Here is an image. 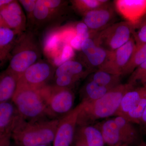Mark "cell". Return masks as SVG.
Instances as JSON below:
<instances>
[{
  "mask_svg": "<svg viewBox=\"0 0 146 146\" xmlns=\"http://www.w3.org/2000/svg\"><path fill=\"white\" fill-rule=\"evenodd\" d=\"M0 15L8 28L19 34L26 31V18L18 1L12 0L0 7Z\"/></svg>",
  "mask_w": 146,
  "mask_h": 146,
  "instance_id": "obj_10",
  "label": "cell"
},
{
  "mask_svg": "<svg viewBox=\"0 0 146 146\" xmlns=\"http://www.w3.org/2000/svg\"><path fill=\"white\" fill-rule=\"evenodd\" d=\"M0 27H7V26L6 25L4 21L3 20L2 17L0 15Z\"/></svg>",
  "mask_w": 146,
  "mask_h": 146,
  "instance_id": "obj_40",
  "label": "cell"
},
{
  "mask_svg": "<svg viewBox=\"0 0 146 146\" xmlns=\"http://www.w3.org/2000/svg\"><path fill=\"white\" fill-rule=\"evenodd\" d=\"M141 131L146 135V107L141 117L140 123Z\"/></svg>",
  "mask_w": 146,
  "mask_h": 146,
  "instance_id": "obj_36",
  "label": "cell"
},
{
  "mask_svg": "<svg viewBox=\"0 0 146 146\" xmlns=\"http://www.w3.org/2000/svg\"><path fill=\"white\" fill-rule=\"evenodd\" d=\"M91 72H92L81 62L71 60L57 67L54 77L64 75L71 77L78 82Z\"/></svg>",
  "mask_w": 146,
  "mask_h": 146,
  "instance_id": "obj_17",
  "label": "cell"
},
{
  "mask_svg": "<svg viewBox=\"0 0 146 146\" xmlns=\"http://www.w3.org/2000/svg\"><path fill=\"white\" fill-rule=\"evenodd\" d=\"M45 5L51 10L57 13H61L62 8L65 6V1L59 0H42Z\"/></svg>",
  "mask_w": 146,
  "mask_h": 146,
  "instance_id": "obj_33",
  "label": "cell"
},
{
  "mask_svg": "<svg viewBox=\"0 0 146 146\" xmlns=\"http://www.w3.org/2000/svg\"><path fill=\"white\" fill-rule=\"evenodd\" d=\"M46 86L36 89L18 84L12 101L25 121L33 122L48 119Z\"/></svg>",
  "mask_w": 146,
  "mask_h": 146,
  "instance_id": "obj_3",
  "label": "cell"
},
{
  "mask_svg": "<svg viewBox=\"0 0 146 146\" xmlns=\"http://www.w3.org/2000/svg\"><path fill=\"white\" fill-rule=\"evenodd\" d=\"M85 146H104L105 143L99 128L96 125L76 126L74 141Z\"/></svg>",
  "mask_w": 146,
  "mask_h": 146,
  "instance_id": "obj_14",
  "label": "cell"
},
{
  "mask_svg": "<svg viewBox=\"0 0 146 146\" xmlns=\"http://www.w3.org/2000/svg\"><path fill=\"white\" fill-rule=\"evenodd\" d=\"M96 125L101 132L105 144L108 146L126 145L114 118L104 120Z\"/></svg>",
  "mask_w": 146,
  "mask_h": 146,
  "instance_id": "obj_15",
  "label": "cell"
},
{
  "mask_svg": "<svg viewBox=\"0 0 146 146\" xmlns=\"http://www.w3.org/2000/svg\"><path fill=\"white\" fill-rule=\"evenodd\" d=\"M121 76L113 74L102 70H97L92 75L90 79L101 86L111 89L121 83Z\"/></svg>",
  "mask_w": 146,
  "mask_h": 146,
  "instance_id": "obj_24",
  "label": "cell"
},
{
  "mask_svg": "<svg viewBox=\"0 0 146 146\" xmlns=\"http://www.w3.org/2000/svg\"><path fill=\"white\" fill-rule=\"evenodd\" d=\"M121 146H128L127 145H123Z\"/></svg>",
  "mask_w": 146,
  "mask_h": 146,
  "instance_id": "obj_45",
  "label": "cell"
},
{
  "mask_svg": "<svg viewBox=\"0 0 146 146\" xmlns=\"http://www.w3.org/2000/svg\"><path fill=\"white\" fill-rule=\"evenodd\" d=\"M37 146H51L50 145H42Z\"/></svg>",
  "mask_w": 146,
  "mask_h": 146,
  "instance_id": "obj_44",
  "label": "cell"
},
{
  "mask_svg": "<svg viewBox=\"0 0 146 146\" xmlns=\"http://www.w3.org/2000/svg\"><path fill=\"white\" fill-rule=\"evenodd\" d=\"M109 52L97 45L94 48L84 54L90 65L91 71L92 68L99 69L107 58Z\"/></svg>",
  "mask_w": 146,
  "mask_h": 146,
  "instance_id": "obj_26",
  "label": "cell"
},
{
  "mask_svg": "<svg viewBox=\"0 0 146 146\" xmlns=\"http://www.w3.org/2000/svg\"><path fill=\"white\" fill-rule=\"evenodd\" d=\"M75 31L76 35L81 37L84 41L90 37V31L83 22H80L77 24Z\"/></svg>",
  "mask_w": 146,
  "mask_h": 146,
  "instance_id": "obj_34",
  "label": "cell"
},
{
  "mask_svg": "<svg viewBox=\"0 0 146 146\" xmlns=\"http://www.w3.org/2000/svg\"><path fill=\"white\" fill-rule=\"evenodd\" d=\"M114 10L109 3L83 15V22L90 33L101 31L110 25L114 18ZM112 25V24H111Z\"/></svg>",
  "mask_w": 146,
  "mask_h": 146,
  "instance_id": "obj_11",
  "label": "cell"
},
{
  "mask_svg": "<svg viewBox=\"0 0 146 146\" xmlns=\"http://www.w3.org/2000/svg\"><path fill=\"white\" fill-rule=\"evenodd\" d=\"M110 90L89 79L80 89V98L81 102H89L98 99Z\"/></svg>",
  "mask_w": 146,
  "mask_h": 146,
  "instance_id": "obj_21",
  "label": "cell"
},
{
  "mask_svg": "<svg viewBox=\"0 0 146 146\" xmlns=\"http://www.w3.org/2000/svg\"><path fill=\"white\" fill-rule=\"evenodd\" d=\"M127 83L136 87L138 84H141L146 88V61L140 65L131 74Z\"/></svg>",
  "mask_w": 146,
  "mask_h": 146,
  "instance_id": "obj_28",
  "label": "cell"
},
{
  "mask_svg": "<svg viewBox=\"0 0 146 146\" xmlns=\"http://www.w3.org/2000/svg\"><path fill=\"white\" fill-rule=\"evenodd\" d=\"M8 137H11L10 136H5L2 133L0 132V141H2L3 139H5V138H8Z\"/></svg>",
  "mask_w": 146,
  "mask_h": 146,
  "instance_id": "obj_41",
  "label": "cell"
},
{
  "mask_svg": "<svg viewBox=\"0 0 146 146\" xmlns=\"http://www.w3.org/2000/svg\"><path fill=\"white\" fill-rule=\"evenodd\" d=\"M7 70L19 77L29 67L41 60L42 51L34 35L24 32L18 35L11 50Z\"/></svg>",
  "mask_w": 146,
  "mask_h": 146,
  "instance_id": "obj_4",
  "label": "cell"
},
{
  "mask_svg": "<svg viewBox=\"0 0 146 146\" xmlns=\"http://www.w3.org/2000/svg\"><path fill=\"white\" fill-rule=\"evenodd\" d=\"M23 119L12 100L0 103V132L10 136Z\"/></svg>",
  "mask_w": 146,
  "mask_h": 146,
  "instance_id": "obj_13",
  "label": "cell"
},
{
  "mask_svg": "<svg viewBox=\"0 0 146 146\" xmlns=\"http://www.w3.org/2000/svg\"><path fill=\"white\" fill-rule=\"evenodd\" d=\"M55 66L40 60L27 69L18 78V84L40 89L48 85L54 75Z\"/></svg>",
  "mask_w": 146,
  "mask_h": 146,
  "instance_id": "obj_7",
  "label": "cell"
},
{
  "mask_svg": "<svg viewBox=\"0 0 146 146\" xmlns=\"http://www.w3.org/2000/svg\"><path fill=\"white\" fill-rule=\"evenodd\" d=\"M75 146H85L83 145H81V144L79 143H75Z\"/></svg>",
  "mask_w": 146,
  "mask_h": 146,
  "instance_id": "obj_43",
  "label": "cell"
},
{
  "mask_svg": "<svg viewBox=\"0 0 146 146\" xmlns=\"http://www.w3.org/2000/svg\"><path fill=\"white\" fill-rule=\"evenodd\" d=\"M83 41L81 37L76 35L70 41V45L74 50H81L82 44Z\"/></svg>",
  "mask_w": 146,
  "mask_h": 146,
  "instance_id": "obj_35",
  "label": "cell"
},
{
  "mask_svg": "<svg viewBox=\"0 0 146 146\" xmlns=\"http://www.w3.org/2000/svg\"><path fill=\"white\" fill-rule=\"evenodd\" d=\"M58 122L59 120L48 119L33 122L23 120L13 131L11 138L16 146L50 145Z\"/></svg>",
  "mask_w": 146,
  "mask_h": 146,
  "instance_id": "obj_2",
  "label": "cell"
},
{
  "mask_svg": "<svg viewBox=\"0 0 146 146\" xmlns=\"http://www.w3.org/2000/svg\"><path fill=\"white\" fill-rule=\"evenodd\" d=\"M107 0H74L71 3L74 8L82 15L109 3Z\"/></svg>",
  "mask_w": 146,
  "mask_h": 146,
  "instance_id": "obj_27",
  "label": "cell"
},
{
  "mask_svg": "<svg viewBox=\"0 0 146 146\" xmlns=\"http://www.w3.org/2000/svg\"><path fill=\"white\" fill-rule=\"evenodd\" d=\"M65 44L61 31H53L49 32L45 36L42 49L48 57L53 59L59 53Z\"/></svg>",
  "mask_w": 146,
  "mask_h": 146,
  "instance_id": "obj_20",
  "label": "cell"
},
{
  "mask_svg": "<svg viewBox=\"0 0 146 146\" xmlns=\"http://www.w3.org/2000/svg\"><path fill=\"white\" fill-rule=\"evenodd\" d=\"M74 55V50L69 44H65L62 47L59 53L53 58L52 64L57 68L65 62L72 60V59Z\"/></svg>",
  "mask_w": 146,
  "mask_h": 146,
  "instance_id": "obj_30",
  "label": "cell"
},
{
  "mask_svg": "<svg viewBox=\"0 0 146 146\" xmlns=\"http://www.w3.org/2000/svg\"><path fill=\"white\" fill-rule=\"evenodd\" d=\"M146 61V43L136 45L127 65L123 70L121 76L131 74L135 69Z\"/></svg>",
  "mask_w": 146,
  "mask_h": 146,
  "instance_id": "obj_23",
  "label": "cell"
},
{
  "mask_svg": "<svg viewBox=\"0 0 146 146\" xmlns=\"http://www.w3.org/2000/svg\"><path fill=\"white\" fill-rule=\"evenodd\" d=\"M19 35L11 29L0 27V52L10 54Z\"/></svg>",
  "mask_w": 146,
  "mask_h": 146,
  "instance_id": "obj_25",
  "label": "cell"
},
{
  "mask_svg": "<svg viewBox=\"0 0 146 146\" xmlns=\"http://www.w3.org/2000/svg\"><path fill=\"white\" fill-rule=\"evenodd\" d=\"M11 137L5 138L0 141V146H10Z\"/></svg>",
  "mask_w": 146,
  "mask_h": 146,
  "instance_id": "obj_37",
  "label": "cell"
},
{
  "mask_svg": "<svg viewBox=\"0 0 146 146\" xmlns=\"http://www.w3.org/2000/svg\"><path fill=\"white\" fill-rule=\"evenodd\" d=\"M18 80V77L7 69L0 73V103L12 100Z\"/></svg>",
  "mask_w": 146,
  "mask_h": 146,
  "instance_id": "obj_18",
  "label": "cell"
},
{
  "mask_svg": "<svg viewBox=\"0 0 146 146\" xmlns=\"http://www.w3.org/2000/svg\"><path fill=\"white\" fill-rule=\"evenodd\" d=\"M114 3L120 15L133 25L146 15V0H117Z\"/></svg>",
  "mask_w": 146,
  "mask_h": 146,
  "instance_id": "obj_12",
  "label": "cell"
},
{
  "mask_svg": "<svg viewBox=\"0 0 146 146\" xmlns=\"http://www.w3.org/2000/svg\"><path fill=\"white\" fill-rule=\"evenodd\" d=\"M37 0H20L18 2L26 12L28 22L32 25L33 14Z\"/></svg>",
  "mask_w": 146,
  "mask_h": 146,
  "instance_id": "obj_32",
  "label": "cell"
},
{
  "mask_svg": "<svg viewBox=\"0 0 146 146\" xmlns=\"http://www.w3.org/2000/svg\"><path fill=\"white\" fill-rule=\"evenodd\" d=\"M12 0H0V7L11 2Z\"/></svg>",
  "mask_w": 146,
  "mask_h": 146,
  "instance_id": "obj_39",
  "label": "cell"
},
{
  "mask_svg": "<svg viewBox=\"0 0 146 146\" xmlns=\"http://www.w3.org/2000/svg\"><path fill=\"white\" fill-rule=\"evenodd\" d=\"M137 146H146V143L145 141L141 140Z\"/></svg>",
  "mask_w": 146,
  "mask_h": 146,
  "instance_id": "obj_42",
  "label": "cell"
},
{
  "mask_svg": "<svg viewBox=\"0 0 146 146\" xmlns=\"http://www.w3.org/2000/svg\"><path fill=\"white\" fill-rule=\"evenodd\" d=\"M133 25L125 21L115 23L100 31L94 41L98 46L112 52L126 44L132 36Z\"/></svg>",
  "mask_w": 146,
  "mask_h": 146,
  "instance_id": "obj_6",
  "label": "cell"
},
{
  "mask_svg": "<svg viewBox=\"0 0 146 146\" xmlns=\"http://www.w3.org/2000/svg\"><path fill=\"white\" fill-rule=\"evenodd\" d=\"M132 36L136 45L146 43V15L139 23L133 25Z\"/></svg>",
  "mask_w": 146,
  "mask_h": 146,
  "instance_id": "obj_31",
  "label": "cell"
},
{
  "mask_svg": "<svg viewBox=\"0 0 146 146\" xmlns=\"http://www.w3.org/2000/svg\"><path fill=\"white\" fill-rule=\"evenodd\" d=\"M60 15L47 7L42 0H37L32 25L38 27L44 25L59 17Z\"/></svg>",
  "mask_w": 146,
  "mask_h": 146,
  "instance_id": "obj_22",
  "label": "cell"
},
{
  "mask_svg": "<svg viewBox=\"0 0 146 146\" xmlns=\"http://www.w3.org/2000/svg\"><path fill=\"white\" fill-rule=\"evenodd\" d=\"M80 104L59 120L53 146H70L74 141Z\"/></svg>",
  "mask_w": 146,
  "mask_h": 146,
  "instance_id": "obj_9",
  "label": "cell"
},
{
  "mask_svg": "<svg viewBox=\"0 0 146 146\" xmlns=\"http://www.w3.org/2000/svg\"><path fill=\"white\" fill-rule=\"evenodd\" d=\"M133 36L126 44L112 52H109L104 63L98 70L121 76L123 69L127 65L136 48Z\"/></svg>",
  "mask_w": 146,
  "mask_h": 146,
  "instance_id": "obj_8",
  "label": "cell"
},
{
  "mask_svg": "<svg viewBox=\"0 0 146 146\" xmlns=\"http://www.w3.org/2000/svg\"><path fill=\"white\" fill-rule=\"evenodd\" d=\"M128 83L120 84L98 99L81 102L77 126L93 125L98 120L115 115L125 94L135 88Z\"/></svg>",
  "mask_w": 146,
  "mask_h": 146,
  "instance_id": "obj_1",
  "label": "cell"
},
{
  "mask_svg": "<svg viewBox=\"0 0 146 146\" xmlns=\"http://www.w3.org/2000/svg\"><path fill=\"white\" fill-rule=\"evenodd\" d=\"M146 107V96L123 118L132 123L139 125Z\"/></svg>",
  "mask_w": 146,
  "mask_h": 146,
  "instance_id": "obj_29",
  "label": "cell"
},
{
  "mask_svg": "<svg viewBox=\"0 0 146 146\" xmlns=\"http://www.w3.org/2000/svg\"><path fill=\"white\" fill-rule=\"evenodd\" d=\"M75 95L72 89L48 85L46 93V116L50 119H60L74 108Z\"/></svg>",
  "mask_w": 146,
  "mask_h": 146,
  "instance_id": "obj_5",
  "label": "cell"
},
{
  "mask_svg": "<svg viewBox=\"0 0 146 146\" xmlns=\"http://www.w3.org/2000/svg\"><path fill=\"white\" fill-rule=\"evenodd\" d=\"M9 55V54L6 53L0 52V62L4 60Z\"/></svg>",
  "mask_w": 146,
  "mask_h": 146,
  "instance_id": "obj_38",
  "label": "cell"
},
{
  "mask_svg": "<svg viewBox=\"0 0 146 146\" xmlns=\"http://www.w3.org/2000/svg\"><path fill=\"white\" fill-rule=\"evenodd\" d=\"M125 145L129 146L138 143L140 134L134 124L120 116L114 118Z\"/></svg>",
  "mask_w": 146,
  "mask_h": 146,
  "instance_id": "obj_19",
  "label": "cell"
},
{
  "mask_svg": "<svg viewBox=\"0 0 146 146\" xmlns=\"http://www.w3.org/2000/svg\"><path fill=\"white\" fill-rule=\"evenodd\" d=\"M145 96L146 88L143 86L136 87L128 91L123 96L115 116L125 117Z\"/></svg>",
  "mask_w": 146,
  "mask_h": 146,
  "instance_id": "obj_16",
  "label": "cell"
}]
</instances>
